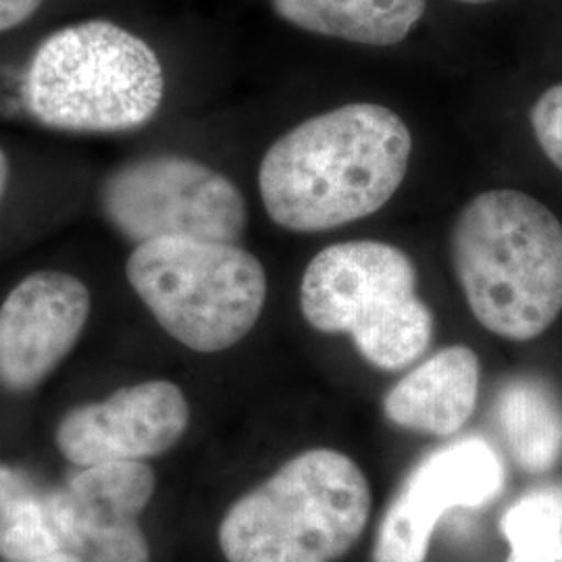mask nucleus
<instances>
[{
	"label": "nucleus",
	"mask_w": 562,
	"mask_h": 562,
	"mask_svg": "<svg viewBox=\"0 0 562 562\" xmlns=\"http://www.w3.org/2000/svg\"><path fill=\"white\" fill-rule=\"evenodd\" d=\"M411 153L408 125L382 104H346L302 121L262 157L265 211L299 234L359 222L396 194Z\"/></svg>",
	"instance_id": "f257e3e1"
},
{
	"label": "nucleus",
	"mask_w": 562,
	"mask_h": 562,
	"mask_svg": "<svg viewBox=\"0 0 562 562\" xmlns=\"http://www.w3.org/2000/svg\"><path fill=\"white\" fill-rule=\"evenodd\" d=\"M467 304L504 340L542 336L562 313V223L519 190H487L459 215L450 240Z\"/></svg>",
	"instance_id": "f03ea898"
},
{
	"label": "nucleus",
	"mask_w": 562,
	"mask_h": 562,
	"mask_svg": "<svg viewBox=\"0 0 562 562\" xmlns=\"http://www.w3.org/2000/svg\"><path fill=\"white\" fill-rule=\"evenodd\" d=\"M361 467L331 448L290 459L229 506L220 525L227 562H336L371 517Z\"/></svg>",
	"instance_id": "7ed1b4c3"
},
{
	"label": "nucleus",
	"mask_w": 562,
	"mask_h": 562,
	"mask_svg": "<svg viewBox=\"0 0 562 562\" xmlns=\"http://www.w3.org/2000/svg\"><path fill=\"white\" fill-rule=\"evenodd\" d=\"M165 92L161 60L111 21H83L50 34L30 63L25 101L60 132L115 134L146 125Z\"/></svg>",
	"instance_id": "20e7f679"
},
{
	"label": "nucleus",
	"mask_w": 562,
	"mask_h": 562,
	"mask_svg": "<svg viewBox=\"0 0 562 562\" xmlns=\"http://www.w3.org/2000/svg\"><path fill=\"white\" fill-rule=\"evenodd\" d=\"M301 308L313 329L348 334L362 359L383 371L419 361L434 338L415 265L383 241H341L322 250L302 276Z\"/></svg>",
	"instance_id": "39448f33"
},
{
	"label": "nucleus",
	"mask_w": 562,
	"mask_h": 562,
	"mask_svg": "<svg viewBox=\"0 0 562 562\" xmlns=\"http://www.w3.org/2000/svg\"><path fill=\"white\" fill-rule=\"evenodd\" d=\"M125 276L171 338L206 355L244 340L267 301L261 261L238 244L144 241Z\"/></svg>",
	"instance_id": "423d86ee"
},
{
	"label": "nucleus",
	"mask_w": 562,
	"mask_h": 562,
	"mask_svg": "<svg viewBox=\"0 0 562 562\" xmlns=\"http://www.w3.org/2000/svg\"><path fill=\"white\" fill-rule=\"evenodd\" d=\"M102 213L130 240L236 244L248 209L238 186L186 157H146L115 169L101 188Z\"/></svg>",
	"instance_id": "0eeeda50"
},
{
	"label": "nucleus",
	"mask_w": 562,
	"mask_h": 562,
	"mask_svg": "<svg viewBox=\"0 0 562 562\" xmlns=\"http://www.w3.org/2000/svg\"><path fill=\"white\" fill-rule=\"evenodd\" d=\"M504 464L483 438H464L425 457L387 506L373 562H425L443 513L477 508L503 492Z\"/></svg>",
	"instance_id": "6e6552de"
},
{
	"label": "nucleus",
	"mask_w": 562,
	"mask_h": 562,
	"mask_svg": "<svg viewBox=\"0 0 562 562\" xmlns=\"http://www.w3.org/2000/svg\"><path fill=\"white\" fill-rule=\"evenodd\" d=\"M155 487V471L144 461L81 467L50 492L65 550L86 562H150L140 517Z\"/></svg>",
	"instance_id": "1a4fd4ad"
},
{
	"label": "nucleus",
	"mask_w": 562,
	"mask_h": 562,
	"mask_svg": "<svg viewBox=\"0 0 562 562\" xmlns=\"http://www.w3.org/2000/svg\"><path fill=\"white\" fill-rule=\"evenodd\" d=\"M188 425L190 404L180 385L153 380L71 408L55 440L60 454L81 469L159 457L180 442Z\"/></svg>",
	"instance_id": "9d476101"
},
{
	"label": "nucleus",
	"mask_w": 562,
	"mask_h": 562,
	"mask_svg": "<svg viewBox=\"0 0 562 562\" xmlns=\"http://www.w3.org/2000/svg\"><path fill=\"white\" fill-rule=\"evenodd\" d=\"M90 292L63 271H36L0 306V385L36 390L69 357L90 317Z\"/></svg>",
	"instance_id": "9b49d317"
},
{
	"label": "nucleus",
	"mask_w": 562,
	"mask_h": 562,
	"mask_svg": "<svg viewBox=\"0 0 562 562\" xmlns=\"http://www.w3.org/2000/svg\"><path fill=\"white\" fill-rule=\"evenodd\" d=\"M482 367L469 346H448L406 373L383 398L390 422L429 436H452L477 406Z\"/></svg>",
	"instance_id": "f8f14e48"
},
{
	"label": "nucleus",
	"mask_w": 562,
	"mask_h": 562,
	"mask_svg": "<svg viewBox=\"0 0 562 562\" xmlns=\"http://www.w3.org/2000/svg\"><path fill=\"white\" fill-rule=\"evenodd\" d=\"M281 20L329 38L392 46L425 15V0H271Z\"/></svg>",
	"instance_id": "ddd939ff"
},
{
	"label": "nucleus",
	"mask_w": 562,
	"mask_h": 562,
	"mask_svg": "<svg viewBox=\"0 0 562 562\" xmlns=\"http://www.w3.org/2000/svg\"><path fill=\"white\" fill-rule=\"evenodd\" d=\"M496 419L515 462L527 473H546L562 459V404L540 380L517 378L496 401Z\"/></svg>",
	"instance_id": "4468645a"
},
{
	"label": "nucleus",
	"mask_w": 562,
	"mask_h": 562,
	"mask_svg": "<svg viewBox=\"0 0 562 562\" xmlns=\"http://www.w3.org/2000/svg\"><path fill=\"white\" fill-rule=\"evenodd\" d=\"M65 550L50 492L0 464V559L34 562Z\"/></svg>",
	"instance_id": "2eb2a0df"
},
{
	"label": "nucleus",
	"mask_w": 562,
	"mask_h": 562,
	"mask_svg": "<svg viewBox=\"0 0 562 562\" xmlns=\"http://www.w3.org/2000/svg\"><path fill=\"white\" fill-rule=\"evenodd\" d=\"M504 562H562V483L525 492L501 519Z\"/></svg>",
	"instance_id": "dca6fc26"
},
{
	"label": "nucleus",
	"mask_w": 562,
	"mask_h": 562,
	"mask_svg": "<svg viewBox=\"0 0 562 562\" xmlns=\"http://www.w3.org/2000/svg\"><path fill=\"white\" fill-rule=\"evenodd\" d=\"M531 127L546 157L562 171V83L548 88L533 104Z\"/></svg>",
	"instance_id": "f3484780"
},
{
	"label": "nucleus",
	"mask_w": 562,
	"mask_h": 562,
	"mask_svg": "<svg viewBox=\"0 0 562 562\" xmlns=\"http://www.w3.org/2000/svg\"><path fill=\"white\" fill-rule=\"evenodd\" d=\"M44 0H0V32L13 30L30 20Z\"/></svg>",
	"instance_id": "a211bd4d"
},
{
	"label": "nucleus",
	"mask_w": 562,
	"mask_h": 562,
	"mask_svg": "<svg viewBox=\"0 0 562 562\" xmlns=\"http://www.w3.org/2000/svg\"><path fill=\"white\" fill-rule=\"evenodd\" d=\"M34 562H86L81 561L78 554H74V552H67V550H60V552H55V554H48V557H44V559H38V561Z\"/></svg>",
	"instance_id": "6ab92c4d"
},
{
	"label": "nucleus",
	"mask_w": 562,
	"mask_h": 562,
	"mask_svg": "<svg viewBox=\"0 0 562 562\" xmlns=\"http://www.w3.org/2000/svg\"><path fill=\"white\" fill-rule=\"evenodd\" d=\"M7 183H9V161H7V155L0 148V201L7 192Z\"/></svg>",
	"instance_id": "aec40b11"
},
{
	"label": "nucleus",
	"mask_w": 562,
	"mask_h": 562,
	"mask_svg": "<svg viewBox=\"0 0 562 562\" xmlns=\"http://www.w3.org/2000/svg\"><path fill=\"white\" fill-rule=\"evenodd\" d=\"M457 2H467V4H490V2H496V0H457Z\"/></svg>",
	"instance_id": "412c9836"
}]
</instances>
